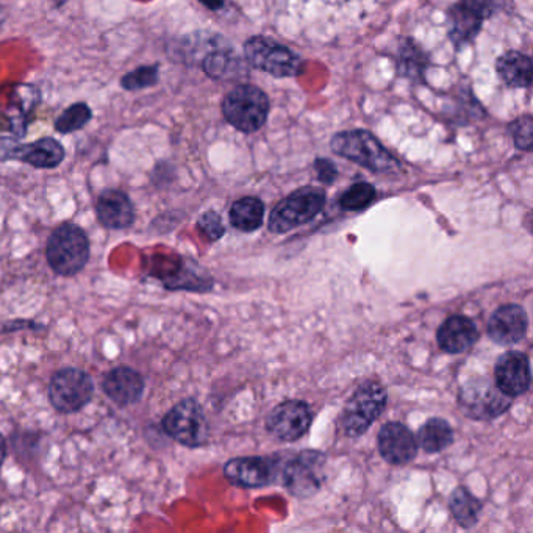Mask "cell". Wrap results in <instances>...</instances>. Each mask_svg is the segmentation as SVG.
I'll use <instances>...</instances> for the list:
<instances>
[{
    "label": "cell",
    "instance_id": "obj_30",
    "mask_svg": "<svg viewBox=\"0 0 533 533\" xmlns=\"http://www.w3.org/2000/svg\"><path fill=\"white\" fill-rule=\"evenodd\" d=\"M515 144L521 151H532L533 147V119L532 116L526 115L523 118L516 119L510 126Z\"/></svg>",
    "mask_w": 533,
    "mask_h": 533
},
{
    "label": "cell",
    "instance_id": "obj_6",
    "mask_svg": "<svg viewBox=\"0 0 533 533\" xmlns=\"http://www.w3.org/2000/svg\"><path fill=\"white\" fill-rule=\"evenodd\" d=\"M458 404L469 418L488 421L504 415L512 405V398L488 377H474L460 390Z\"/></svg>",
    "mask_w": 533,
    "mask_h": 533
},
{
    "label": "cell",
    "instance_id": "obj_11",
    "mask_svg": "<svg viewBox=\"0 0 533 533\" xmlns=\"http://www.w3.org/2000/svg\"><path fill=\"white\" fill-rule=\"evenodd\" d=\"M326 457L315 451H304L285 463L280 471L283 485L296 496H310L321 487Z\"/></svg>",
    "mask_w": 533,
    "mask_h": 533
},
{
    "label": "cell",
    "instance_id": "obj_15",
    "mask_svg": "<svg viewBox=\"0 0 533 533\" xmlns=\"http://www.w3.org/2000/svg\"><path fill=\"white\" fill-rule=\"evenodd\" d=\"M379 452L391 465H405L418 454V441L404 424L388 423L379 433Z\"/></svg>",
    "mask_w": 533,
    "mask_h": 533
},
{
    "label": "cell",
    "instance_id": "obj_28",
    "mask_svg": "<svg viewBox=\"0 0 533 533\" xmlns=\"http://www.w3.org/2000/svg\"><path fill=\"white\" fill-rule=\"evenodd\" d=\"M426 65L427 61L423 51L412 41H407L401 51V69L405 76L410 77V79L423 77Z\"/></svg>",
    "mask_w": 533,
    "mask_h": 533
},
{
    "label": "cell",
    "instance_id": "obj_18",
    "mask_svg": "<svg viewBox=\"0 0 533 533\" xmlns=\"http://www.w3.org/2000/svg\"><path fill=\"white\" fill-rule=\"evenodd\" d=\"M97 218L107 229H126L133 222L135 212L129 196L118 190H107L99 196Z\"/></svg>",
    "mask_w": 533,
    "mask_h": 533
},
{
    "label": "cell",
    "instance_id": "obj_29",
    "mask_svg": "<svg viewBox=\"0 0 533 533\" xmlns=\"http://www.w3.org/2000/svg\"><path fill=\"white\" fill-rule=\"evenodd\" d=\"M158 82V68L157 66H143V68L135 69L122 77V88L129 91L143 90L154 86Z\"/></svg>",
    "mask_w": 533,
    "mask_h": 533
},
{
    "label": "cell",
    "instance_id": "obj_3",
    "mask_svg": "<svg viewBox=\"0 0 533 533\" xmlns=\"http://www.w3.org/2000/svg\"><path fill=\"white\" fill-rule=\"evenodd\" d=\"M387 405V391L377 382H365L344 405L340 424L347 437H362L382 415Z\"/></svg>",
    "mask_w": 533,
    "mask_h": 533
},
{
    "label": "cell",
    "instance_id": "obj_22",
    "mask_svg": "<svg viewBox=\"0 0 533 533\" xmlns=\"http://www.w3.org/2000/svg\"><path fill=\"white\" fill-rule=\"evenodd\" d=\"M202 69L205 74L212 79H227V77L237 76L243 71L240 58L235 55L230 47H216L212 52H208L202 61Z\"/></svg>",
    "mask_w": 533,
    "mask_h": 533
},
{
    "label": "cell",
    "instance_id": "obj_35",
    "mask_svg": "<svg viewBox=\"0 0 533 533\" xmlns=\"http://www.w3.org/2000/svg\"><path fill=\"white\" fill-rule=\"evenodd\" d=\"M5 455H7V443H5L2 433H0V465L4 463Z\"/></svg>",
    "mask_w": 533,
    "mask_h": 533
},
{
    "label": "cell",
    "instance_id": "obj_9",
    "mask_svg": "<svg viewBox=\"0 0 533 533\" xmlns=\"http://www.w3.org/2000/svg\"><path fill=\"white\" fill-rule=\"evenodd\" d=\"M93 380L80 369H61L49 385V401L61 413L79 412L93 398Z\"/></svg>",
    "mask_w": 533,
    "mask_h": 533
},
{
    "label": "cell",
    "instance_id": "obj_17",
    "mask_svg": "<svg viewBox=\"0 0 533 533\" xmlns=\"http://www.w3.org/2000/svg\"><path fill=\"white\" fill-rule=\"evenodd\" d=\"M437 340L444 352L462 354L479 340V330L471 319L455 315L441 324Z\"/></svg>",
    "mask_w": 533,
    "mask_h": 533
},
{
    "label": "cell",
    "instance_id": "obj_1",
    "mask_svg": "<svg viewBox=\"0 0 533 533\" xmlns=\"http://www.w3.org/2000/svg\"><path fill=\"white\" fill-rule=\"evenodd\" d=\"M330 147L340 157L379 174H391L401 168L399 161L380 144L376 136L366 130L337 133L333 136Z\"/></svg>",
    "mask_w": 533,
    "mask_h": 533
},
{
    "label": "cell",
    "instance_id": "obj_4",
    "mask_svg": "<svg viewBox=\"0 0 533 533\" xmlns=\"http://www.w3.org/2000/svg\"><path fill=\"white\" fill-rule=\"evenodd\" d=\"M222 113L227 122L240 132H257L268 119V96L254 85L237 86L222 102Z\"/></svg>",
    "mask_w": 533,
    "mask_h": 533
},
{
    "label": "cell",
    "instance_id": "obj_8",
    "mask_svg": "<svg viewBox=\"0 0 533 533\" xmlns=\"http://www.w3.org/2000/svg\"><path fill=\"white\" fill-rule=\"evenodd\" d=\"M163 429L169 437L188 448H199L208 440L207 419L194 399H185L172 408L163 419Z\"/></svg>",
    "mask_w": 533,
    "mask_h": 533
},
{
    "label": "cell",
    "instance_id": "obj_26",
    "mask_svg": "<svg viewBox=\"0 0 533 533\" xmlns=\"http://www.w3.org/2000/svg\"><path fill=\"white\" fill-rule=\"evenodd\" d=\"M93 118L91 108L86 104L71 105L55 121V129L60 133H72L83 129Z\"/></svg>",
    "mask_w": 533,
    "mask_h": 533
},
{
    "label": "cell",
    "instance_id": "obj_25",
    "mask_svg": "<svg viewBox=\"0 0 533 533\" xmlns=\"http://www.w3.org/2000/svg\"><path fill=\"white\" fill-rule=\"evenodd\" d=\"M449 505H451V512L455 521L460 526L465 527V529L476 526L480 518V512H482V504L466 488H457L452 493Z\"/></svg>",
    "mask_w": 533,
    "mask_h": 533
},
{
    "label": "cell",
    "instance_id": "obj_31",
    "mask_svg": "<svg viewBox=\"0 0 533 533\" xmlns=\"http://www.w3.org/2000/svg\"><path fill=\"white\" fill-rule=\"evenodd\" d=\"M199 229L212 241L218 240L224 235V226H222L221 218L215 212L205 213L199 219Z\"/></svg>",
    "mask_w": 533,
    "mask_h": 533
},
{
    "label": "cell",
    "instance_id": "obj_2",
    "mask_svg": "<svg viewBox=\"0 0 533 533\" xmlns=\"http://www.w3.org/2000/svg\"><path fill=\"white\" fill-rule=\"evenodd\" d=\"M47 262L57 274L74 276L90 258V241L80 227L63 224L47 241Z\"/></svg>",
    "mask_w": 533,
    "mask_h": 533
},
{
    "label": "cell",
    "instance_id": "obj_24",
    "mask_svg": "<svg viewBox=\"0 0 533 533\" xmlns=\"http://www.w3.org/2000/svg\"><path fill=\"white\" fill-rule=\"evenodd\" d=\"M482 21V18L474 15L473 11H469L462 4L455 5L451 10V38L455 46H463L473 40L480 32Z\"/></svg>",
    "mask_w": 533,
    "mask_h": 533
},
{
    "label": "cell",
    "instance_id": "obj_36",
    "mask_svg": "<svg viewBox=\"0 0 533 533\" xmlns=\"http://www.w3.org/2000/svg\"><path fill=\"white\" fill-rule=\"evenodd\" d=\"M2 21H4V10L0 8V24H2Z\"/></svg>",
    "mask_w": 533,
    "mask_h": 533
},
{
    "label": "cell",
    "instance_id": "obj_33",
    "mask_svg": "<svg viewBox=\"0 0 533 533\" xmlns=\"http://www.w3.org/2000/svg\"><path fill=\"white\" fill-rule=\"evenodd\" d=\"M315 168L316 172H318L319 180L326 183V185H330L333 180L337 179V166L333 165L332 161L327 160V158H318Z\"/></svg>",
    "mask_w": 533,
    "mask_h": 533
},
{
    "label": "cell",
    "instance_id": "obj_7",
    "mask_svg": "<svg viewBox=\"0 0 533 533\" xmlns=\"http://www.w3.org/2000/svg\"><path fill=\"white\" fill-rule=\"evenodd\" d=\"M244 55L249 65L277 79L296 77L302 69L301 58L291 49L265 36H254L247 41L244 44Z\"/></svg>",
    "mask_w": 533,
    "mask_h": 533
},
{
    "label": "cell",
    "instance_id": "obj_27",
    "mask_svg": "<svg viewBox=\"0 0 533 533\" xmlns=\"http://www.w3.org/2000/svg\"><path fill=\"white\" fill-rule=\"evenodd\" d=\"M374 199H376V188L371 183L360 182L352 185L341 196L340 204L347 212H358L368 207Z\"/></svg>",
    "mask_w": 533,
    "mask_h": 533
},
{
    "label": "cell",
    "instance_id": "obj_14",
    "mask_svg": "<svg viewBox=\"0 0 533 533\" xmlns=\"http://www.w3.org/2000/svg\"><path fill=\"white\" fill-rule=\"evenodd\" d=\"M496 385L510 398L526 393L532 383L529 358L521 352H507L494 366Z\"/></svg>",
    "mask_w": 533,
    "mask_h": 533
},
{
    "label": "cell",
    "instance_id": "obj_34",
    "mask_svg": "<svg viewBox=\"0 0 533 533\" xmlns=\"http://www.w3.org/2000/svg\"><path fill=\"white\" fill-rule=\"evenodd\" d=\"M199 2L205 5V7L210 8V10H219V8L224 7L226 0H199Z\"/></svg>",
    "mask_w": 533,
    "mask_h": 533
},
{
    "label": "cell",
    "instance_id": "obj_23",
    "mask_svg": "<svg viewBox=\"0 0 533 533\" xmlns=\"http://www.w3.org/2000/svg\"><path fill=\"white\" fill-rule=\"evenodd\" d=\"M454 430L448 421L441 418L429 419L418 432V443L429 454H437L451 446Z\"/></svg>",
    "mask_w": 533,
    "mask_h": 533
},
{
    "label": "cell",
    "instance_id": "obj_32",
    "mask_svg": "<svg viewBox=\"0 0 533 533\" xmlns=\"http://www.w3.org/2000/svg\"><path fill=\"white\" fill-rule=\"evenodd\" d=\"M499 0H462V5L479 18L487 19L498 8Z\"/></svg>",
    "mask_w": 533,
    "mask_h": 533
},
{
    "label": "cell",
    "instance_id": "obj_16",
    "mask_svg": "<svg viewBox=\"0 0 533 533\" xmlns=\"http://www.w3.org/2000/svg\"><path fill=\"white\" fill-rule=\"evenodd\" d=\"M527 326L529 319L523 307L515 304L504 305L491 316L488 322V335L496 343L510 346L523 340Z\"/></svg>",
    "mask_w": 533,
    "mask_h": 533
},
{
    "label": "cell",
    "instance_id": "obj_20",
    "mask_svg": "<svg viewBox=\"0 0 533 533\" xmlns=\"http://www.w3.org/2000/svg\"><path fill=\"white\" fill-rule=\"evenodd\" d=\"M496 69L501 79L513 88H530L532 85V61L521 52H507L499 58Z\"/></svg>",
    "mask_w": 533,
    "mask_h": 533
},
{
    "label": "cell",
    "instance_id": "obj_12",
    "mask_svg": "<svg viewBox=\"0 0 533 533\" xmlns=\"http://www.w3.org/2000/svg\"><path fill=\"white\" fill-rule=\"evenodd\" d=\"M282 466L271 457L233 458L224 466L227 479L243 488L265 487L280 476Z\"/></svg>",
    "mask_w": 533,
    "mask_h": 533
},
{
    "label": "cell",
    "instance_id": "obj_13",
    "mask_svg": "<svg viewBox=\"0 0 533 533\" xmlns=\"http://www.w3.org/2000/svg\"><path fill=\"white\" fill-rule=\"evenodd\" d=\"M312 419V410L305 402L287 401L272 410L266 427L279 440L296 441L310 429Z\"/></svg>",
    "mask_w": 533,
    "mask_h": 533
},
{
    "label": "cell",
    "instance_id": "obj_21",
    "mask_svg": "<svg viewBox=\"0 0 533 533\" xmlns=\"http://www.w3.org/2000/svg\"><path fill=\"white\" fill-rule=\"evenodd\" d=\"M265 205L257 197H243L230 208V222L241 232H254L262 226Z\"/></svg>",
    "mask_w": 533,
    "mask_h": 533
},
{
    "label": "cell",
    "instance_id": "obj_19",
    "mask_svg": "<svg viewBox=\"0 0 533 533\" xmlns=\"http://www.w3.org/2000/svg\"><path fill=\"white\" fill-rule=\"evenodd\" d=\"M104 390L111 401L119 405L135 404L144 391V380L135 369L119 366L107 374Z\"/></svg>",
    "mask_w": 533,
    "mask_h": 533
},
{
    "label": "cell",
    "instance_id": "obj_10",
    "mask_svg": "<svg viewBox=\"0 0 533 533\" xmlns=\"http://www.w3.org/2000/svg\"><path fill=\"white\" fill-rule=\"evenodd\" d=\"M22 161L33 168H57L65 160V149L52 138L22 144L15 138H0V161Z\"/></svg>",
    "mask_w": 533,
    "mask_h": 533
},
{
    "label": "cell",
    "instance_id": "obj_5",
    "mask_svg": "<svg viewBox=\"0 0 533 533\" xmlns=\"http://www.w3.org/2000/svg\"><path fill=\"white\" fill-rule=\"evenodd\" d=\"M326 204V193L319 188L307 187L294 191L272 210L269 230L287 233L312 221Z\"/></svg>",
    "mask_w": 533,
    "mask_h": 533
}]
</instances>
